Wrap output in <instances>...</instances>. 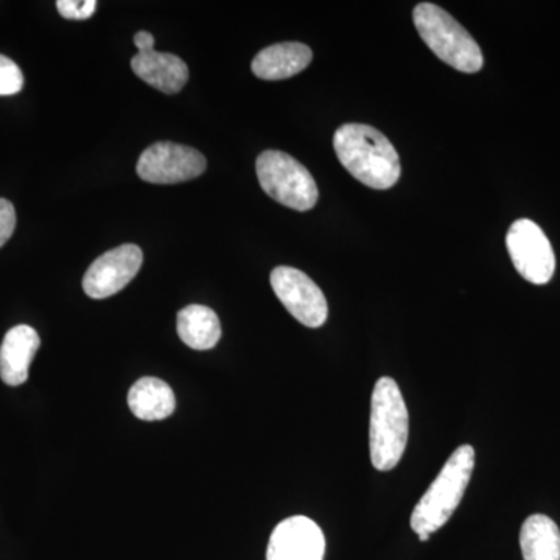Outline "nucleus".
<instances>
[{"label":"nucleus","mask_w":560,"mask_h":560,"mask_svg":"<svg viewBox=\"0 0 560 560\" xmlns=\"http://www.w3.org/2000/svg\"><path fill=\"white\" fill-rule=\"evenodd\" d=\"M334 149L342 167L371 189H390L400 178L399 153L370 125H342L335 131Z\"/></svg>","instance_id":"f257e3e1"},{"label":"nucleus","mask_w":560,"mask_h":560,"mask_svg":"<svg viewBox=\"0 0 560 560\" xmlns=\"http://www.w3.org/2000/svg\"><path fill=\"white\" fill-rule=\"evenodd\" d=\"M474 467L475 451L471 445H460L452 453L412 511L410 525L420 541L429 540L431 534L451 521L469 486Z\"/></svg>","instance_id":"f03ea898"},{"label":"nucleus","mask_w":560,"mask_h":560,"mask_svg":"<svg viewBox=\"0 0 560 560\" xmlns=\"http://www.w3.org/2000/svg\"><path fill=\"white\" fill-rule=\"evenodd\" d=\"M410 433V416L399 385L389 377L378 378L372 390L370 451L371 463L381 471L400 463Z\"/></svg>","instance_id":"7ed1b4c3"},{"label":"nucleus","mask_w":560,"mask_h":560,"mask_svg":"<svg viewBox=\"0 0 560 560\" xmlns=\"http://www.w3.org/2000/svg\"><path fill=\"white\" fill-rule=\"evenodd\" d=\"M420 38L440 60L459 72H480L485 58L477 40L452 14L434 3H419L412 13Z\"/></svg>","instance_id":"20e7f679"},{"label":"nucleus","mask_w":560,"mask_h":560,"mask_svg":"<svg viewBox=\"0 0 560 560\" xmlns=\"http://www.w3.org/2000/svg\"><path fill=\"white\" fill-rule=\"evenodd\" d=\"M256 171L261 189L280 205L305 212L318 202V186L311 172L290 154L264 151L257 158Z\"/></svg>","instance_id":"39448f33"},{"label":"nucleus","mask_w":560,"mask_h":560,"mask_svg":"<svg viewBox=\"0 0 560 560\" xmlns=\"http://www.w3.org/2000/svg\"><path fill=\"white\" fill-rule=\"evenodd\" d=\"M506 246L523 279L536 285L550 282L556 270L555 250L539 224L528 219L515 221L508 231Z\"/></svg>","instance_id":"423d86ee"},{"label":"nucleus","mask_w":560,"mask_h":560,"mask_svg":"<svg viewBox=\"0 0 560 560\" xmlns=\"http://www.w3.org/2000/svg\"><path fill=\"white\" fill-rule=\"evenodd\" d=\"M271 287L283 307L305 327L318 329L329 316L323 291L305 272L291 267H278L271 272Z\"/></svg>","instance_id":"0eeeda50"},{"label":"nucleus","mask_w":560,"mask_h":560,"mask_svg":"<svg viewBox=\"0 0 560 560\" xmlns=\"http://www.w3.org/2000/svg\"><path fill=\"white\" fill-rule=\"evenodd\" d=\"M208 162L200 151L172 142H158L143 151L138 175L151 184H179L198 178Z\"/></svg>","instance_id":"6e6552de"},{"label":"nucleus","mask_w":560,"mask_h":560,"mask_svg":"<svg viewBox=\"0 0 560 560\" xmlns=\"http://www.w3.org/2000/svg\"><path fill=\"white\" fill-rule=\"evenodd\" d=\"M139 246L121 245L108 250L91 265L83 278V290L92 300H106L124 290L142 267Z\"/></svg>","instance_id":"1a4fd4ad"},{"label":"nucleus","mask_w":560,"mask_h":560,"mask_svg":"<svg viewBox=\"0 0 560 560\" xmlns=\"http://www.w3.org/2000/svg\"><path fill=\"white\" fill-rule=\"evenodd\" d=\"M326 537L312 518L294 515L280 522L268 541L267 560H324Z\"/></svg>","instance_id":"9d476101"},{"label":"nucleus","mask_w":560,"mask_h":560,"mask_svg":"<svg viewBox=\"0 0 560 560\" xmlns=\"http://www.w3.org/2000/svg\"><path fill=\"white\" fill-rule=\"evenodd\" d=\"M40 346L39 335L31 326L13 327L0 346V378L5 385L20 386L28 381V370Z\"/></svg>","instance_id":"9b49d317"},{"label":"nucleus","mask_w":560,"mask_h":560,"mask_svg":"<svg viewBox=\"0 0 560 560\" xmlns=\"http://www.w3.org/2000/svg\"><path fill=\"white\" fill-rule=\"evenodd\" d=\"M131 69L140 80L164 94H176L189 80V68L179 57L151 50L138 54L131 60Z\"/></svg>","instance_id":"f8f14e48"},{"label":"nucleus","mask_w":560,"mask_h":560,"mask_svg":"<svg viewBox=\"0 0 560 560\" xmlns=\"http://www.w3.org/2000/svg\"><path fill=\"white\" fill-rule=\"evenodd\" d=\"M313 60L311 47L302 43H280L267 47L253 60L254 75L261 80H285L307 69Z\"/></svg>","instance_id":"ddd939ff"},{"label":"nucleus","mask_w":560,"mask_h":560,"mask_svg":"<svg viewBox=\"0 0 560 560\" xmlns=\"http://www.w3.org/2000/svg\"><path fill=\"white\" fill-rule=\"evenodd\" d=\"M128 405L140 420L167 419L176 408L175 393L161 378L143 377L131 386Z\"/></svg>","instance_id":"4468645a"},{"label":"nucleus","mask_w":560,"mask_h":560,"mask_svg":"<svg viewBox=\"0 0 560 560\" xmlns=\"http://www.w3.org/2000/svg\"><path fill=\"white\" fill-rule=\"evenodd\" d=\"M176 327L180 341L195 350L215 348L221 338L219 316L205 305H189L179 311Z\"/></svg>","instance_id":"2eb2a0df"},{"label":"nucleus","mask_w":560,"mask_h":560,"mask_svg":"<svg viewBox=\"0 0 560 560\" xmlns=\"http://www.w3.org/2000/svg\"><path fill=\"white\" fill-rule=\"evenodd\" d=\"M521 548L525 560H560V530L547 515H530L523 523Z\"/></svg>","instance_id":"dca6fc26"},{"label":"nucleus","mask_w":560,"mask_h":560,"mask_svg":"<svg viewBox=\"0 0 560 560\" xmlns=\"http://www.w3.org/2000/svg\"><path fill=\"white\" fill-rule=\"evenodd\" d=\"M24 88V75L20 66L9 57L0 55V95H14Z\"/></svg>","instance_id":"f3484780"},{"label":"nucleus","mask_w":560,"mask_h":560,"mask_svg":"<svg viewBox=\"0 0 560 560\" xmlns=\"http://www.w3.org/2000/svg\"><path fill=\"white\" fill-rule=\"evenodd\" d=\"M58 13L66 20H90L97 10L95 0H60L57 2Z\"/></svg>","instance_id":"a211bd4d"},{"label":"nucleus","mask_w":560,"mask_h":560,"mask_svg":"<svg viewBox=\"0 0 560 560\" xmlns=\"http://www.w3.org/2000/svg\"><path fill=\"white\" fill-rule=\"evenodd\" d=\"M16 228V210L9 200L0 198V248L10 241Z\"/></svg>","instance_id":"6ab92c4d"},{"label":"nucleus","mask_w":560,"mask_h":560,"mask_svg":"<svg viewBox=\"0 0 560 560\" xmlns=\"http://www.w3.org/2000/svg\"><path fill=\"white\" fill-rule=\"evenodd\" d=\"M135 44L138 47V54H147L154 50V36L149 32L136 33Z\"/></svg>","instance_id":"aec40b11"}]
</instances>
